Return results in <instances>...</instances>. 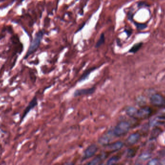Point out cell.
<instances>
[{"mask_svg": "<svg viewBox=\"0 0 165 165\" xmlns=\"http://www.w3.org/2000/svg\"><path fill=\"white\" fill-rule=\"evenodd\" d=\"M44 35V32L43 30H40L35 34L34 39L30 43L28 51L24 57V59H27L30 55L35 52L39 48Z\"/></svg>", "mask_w": 165, "mask_h": 165, "instance_id": "1", "label": "cell"}, {"mask_svg": "<svg viewBox=\"0 0 165 165\" xmlns=\"http://www.w3.org/2000/svg\"><path fill=\"white\" fill-rule=\"evenodd\" d=\"M130 124L128 122H120L114 128L113 132L115 137H121L126 134L130 129Z\"/></svg>", "mask_w": 165, "mask_h": 165, "instance_id": "2", "label": "cell"}, {"mask_svg": "<svg viewBox=\"0 0 165 165\" xmlns=\"http://www.w3.org/2000/svg\"><path fill=\"white\" fill-rule=\"evenodd\" d=\"M152 104L155 106L163 107H165V98L160 94H156L152 95L150 98Z\"/></svg>", "mask_w": 165, "mask_h": 165, "instance_id": "3", "label": "cell"}, {"mask_svg": "<svg viewBox=\"0 0 165 165\" xmlns=\"http://www.w3.org/2000/svg\"><path fill=\"white\" fill-rule=\"evenodd\" d=\"M114 136V135L113 131L107 132L99 137L98 142L101 145L107 146L110 144V142L113 140Z\"/></svg>", "mask_w": 165, "mask_h": 165, "instance_id": "4", "label": "cell"}, {"mask_svg": "<svg viewBox=\"0 0 165 165\" xmlns=\"http://www.w3.org/2000/svg\"><path fill=\"white\" fill-rule=\"evenodd\" d=\"M152 113V110L148 107H143L138 109L137 119H145L148 118Z\"/></svg>", "mask_w": 165, "mask_h": 165, "instance_id": "5", "label": "cell"}, {"mask_svg": "<svg viewBox=\"0 0 165 165\" xmlns=\"http://www.w3.org/2000/svg\"><path fill=\"white\" fill-rule=\"evenodd\" d=\"M96 91V87L88 88L81 89H78L74 91L73 96L74 97L80 96H82L90 95L94 94Z\"/></svg>", "mask_w": 165, "mask_h": 165, "instance_id": "6", "label": "cell"}, {"mask_svg": "<svg viewBox=\"0 0 165 165\" xmlns=\"http://www.w3.org/2000/svg\"><path fill=\"white\" fill-rule=\"evenodd\" d=\"M37 104L38 101L36 97H34V98L29 102V104L28 105L26 108H25V110H24V113H23L22 116L21 118V120H20V123H22V121L24 120V118L26 116L28 113L31 111V109L35 107L37 105Z\"/></svg>", "mask_w": 165, "mask_h": 165, "instance_id": "7", "label": "cell"}, {"mask_svg": "<svg viewBox=\"0 0 165 165\" xmlns=\"http://www.w3.org/2000/svg\"><path fill=\"white\" fill-rule=\"evenodd\" d=\"M98 151L97 146L96 145H91L89 146L84 152V157L85 159H88L93 157Z\"/></svg>", "mask_w": 165, "mask_h": 165, "instance_id": "8", "label": "cell"}, {"mask_svg": "<svg viewBox=\"0 0 165 165\" xmlns=\"http://www.w3.org/2000/svg\"><path fill=\"white\" fill-rule=\"evenodd\" d=\"M108 149L112 151H116L120 150L124 146L123 142L118 141L114 143H111L107 145Z\"/></svg>", "mask_w": 165, "mask_h": 165, "instance_id": "9", "label": "cell"}, {"mask_svg": "<svg viewBox=\"0 0 165 165\" xmlns=\"http://www.w3.org/2000/svg\"><path fill=\"white\" fill-rule=\"evenodd\" d=\"M141 136L139 133H133L129 136L126 142L129 145H132L136 144L140 139Z\"/></svg>", "mask_w": 165, "mask_h": 165, "instance_id": "10", "label": "cell"}, {"mask_svg": "<svg viewBox=\"0 0 165 165\" xmlns=\"http://www.w3.org/2000/svg\"><path fill=\"white\" fill-rule=\"evenodd\" d=\"M138 109L133 107H128L125 109L126 114L130 117L133 118H137Z\"/></svg>", "mask_w": 165, "mask_h": 165, "instance_id": "11", "label": "cell"}, {"mask_svg": "<svg viewBox=\"0 0 165 165\" xmlns=\"http://www.w3.org/2000/svg\"><path fill=\"white\" fill-rule=\"evenodd\" d=\"M97 68H90V69H88L86 70L84 73L82 74L81 76L80 79H79V82H82V81H85L88 78L89 76L90 75V73L93 71L95 70V69H96Z\"/></svg>", "mask_w": 165, "mask_h": 165, "instance_id": "12", "label": "cell"}, {"mask_svg": "<svg viewBox=\"0 0 165 165\" xmlns=\"http://www.w3.org/2000/svg\"><path fill=\"white\" fill-rule=\"evenodd\" d=\"M105 41V39L104 34L102 33L100 35L99 39H98V41H97L95 47L96 48H98V47H100L104 43Z\"/></svg>", "mask_w": 165, "mask_h": 165, "instance_id": "13", "label": "cell"}, {"mask_svg": "<svg viewBox=\"0 0 165 165\" xmlns=\"http://www.w3.org/2000/svg\"><path fill=\"white\" fill-rule=\"evenodd\" d=\"M119 160V158L117 157H113L109 159L107 162L106 165H116Z\"/></svg>", "mask_w": 165, "mask_h": 165, "instance_id": "14", "label": "cell"}, {"mask_svg": "<svg viewBox=\"0 0 165 165\" xmlns=\"http://www.w3.org/2000/svg\"><path fill=\"white\" fill-rule=\"evenodd\" d=\"M161 130L159 128H155L152 132L151 135V139H156L161 133Z\"/></svg>", "mask_w": 165, "mask_h": 165, "instance_id": "15", "label": "cell"}, {"mask_svg": "<svg viewBox=\"0 0 165 165\" xmlns=\"http://www.w3.org/2000/svg\"><path fill=\"white\" fill-rule=\"evenodd\" d=\"M142 45V44L141 43L136 44L131 48L129 52L131 53H136V52H138L140 50V48L141 47Z\"/></svg>", "mask_w": 165, "mask_h": 165, "instance_id": "16", "label": "cell"}, {"mask_svg": "<svg viewBox=\"0 0 165 165\" xmlns=\"http://www.w3.org/2000/svg\"><path fill=\"white\" fill-rule=\"evenodd\" d=\"M151 155L150 153H148V152H144L143 154H141V155L140 158L142 160H147L150 157Z\"/></svg>", "mask_w": 165, "mask_h": 165, "instance_id": "17", "label": "cell"}, {"mask_svg": "<svg viewBox=\"0 0 165 165\" xmlns=\"http://www.w3.org/2000/svg\"><path fill=\"white\" fill-rule=\"evenodd\" d=\"M99 161H100V158L99 157L95 158L92 161L87 164V165H97Z\"/></svg>", "mask_w": 165, "mask_h": 165, "instance_id": "18", "label": "cell"}, {"mask_svg": "<svg viewBox=\"0 0 165 165\" xmlns=\"http://www.w3.org/2000/svg\"><path fill=\"white\" fill-rule=\"evenodd\" d=\"M136 154V151L135 150L131 149L128 152V157H133Z\"/></svg>", "mask_w": 165, "mask_h": 165, "instance_id": "19", "label": "cell"}, {"mask_svg": "<svg viewBox=\"0 0 165 165\" xmlns=\"http://www.w3.org/2000/svg\"><path fill=\"white\" fill-rule=\"evenodd\" d=\"M158 160L157 159H153L147 163V165H157Z\"/></svg>", "mask_w": 165, "mask_h": 165, "instance_id": "20", "label": "cell"}, {"mask_svg": "<svg viewBox=\"0 0 165 165\" xmlns=\"http://www.w3.org/2000/svg\"><path fill=\"white\" fill-rule=\"evenodd\" d=\"M136 26H137L138 29L139 30L143 29L145 28V27H146V25L143 24H136Z\"/></svg>", "mask_w": 165, "mask_h": 165, "instance_id": "21", "label": "cell"}, {"mask_svg": "<svg viewBox=\"0 0 165 165\" xmlns=\"http://www.w3.org/2000/svg\"><path fill=\"white\" fill-rule=\"evenodd\" d=\"M62 165H74V164H73L72 162H68L64 163V164H63Z\"/></svg>", "mask_w": 165, "mask_h": 165, "instance_id": "22", "label": "cell"}, {"mask_svg": "<svg viewBox=\"0 0 165 165\" xmlns=\"http://www.w3.org/2000/svg\"><path fill=\"white\" fill-rule=\"evenodd\" d=\"M159 165H165V159H163V160L160 162Z\"/></svg>", "mask_w": 165, "mask_h": 165, "instance_id": "23", "label": "cell"}, {"mask_svg": "<svg viewBox=\"0 0 165 165\" xmlns=\"http://www.w3.org/2000/svg\"><path fill=\"white\" fill-rule=\"evenodd\" d=\"M104 165V164H99V165Z\"/></svg>", "mask_w": 165, "mask_h": 165, "instance_id": "24", "label": "cell"}, {"mask_svg": "<svg viewBox=\"0 0 165 165\" xmlns=\"http://www.w3.org/2000/svg\"><path fill=\"white\" fill-rule=\"evenodd\" d=\"M141 165V164H136V165Z\"/></svg>", "mask_w": 165, "mask_h": 165, "instance_id": "25", "label": "cell"}, {"mask_svg": "<svg viewBox=\"0 0 165 165\" xmlns=\"http://www.w3.org/2000/svg\"></svg>", "mask_w": 165, "mask_h": 165, "instance_id": "26", "label": "cell"}]
</instances>
